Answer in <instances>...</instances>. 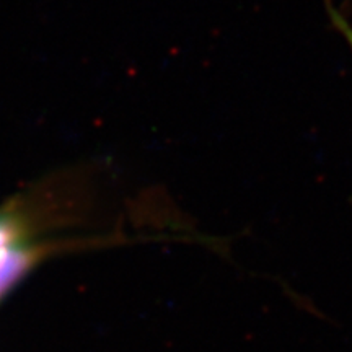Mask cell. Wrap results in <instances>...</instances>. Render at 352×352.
<instances>
[{"label": "cell", "mask_w": 352, "mask_h": 352, "mask_svg": "<svg viewBox=\"0 0 352 352\" xmlns=\"http://www.w3.org/2000/svg\"><path fill=\"white\" fill-rule=\"evenodd\" d=\"M36 258V248L26 243L23 236L0 248V297L32 267Z\"/></svg>", "instance_id": "cell-1"}, {"label": "cell", "mask_w": 352, "mask_h": 352, "mask_svg": "<svg viewBox=\"0 0 352 352\" xmlns=\"http://www.w3.org/2000/svg\"><path fill=\"white\" fill-rule=\"evenodd\" d=\"M329 13H331L334 26L340 30L342 38H344V41L349 44V47L352 51V23H351V20H347L346 16L342 15V12L336 10V8H333V7H329Z\"/></svg>", "instance_id": "cell-3"}, {"label": "cell", "mask_w": 352, "mask_h": 352, "mask_svg": "<svg viewBox=\"0 0 352 352\" xmlns=\"http://www.w3.org/2000/svg\"><path fill=\"white\" fill-rule=\"evenodd\" d=\"M23 236L21 223L13 210L0 212V248Z\"/></svg>", "instance_id": "cell-2"}]
</instances>
